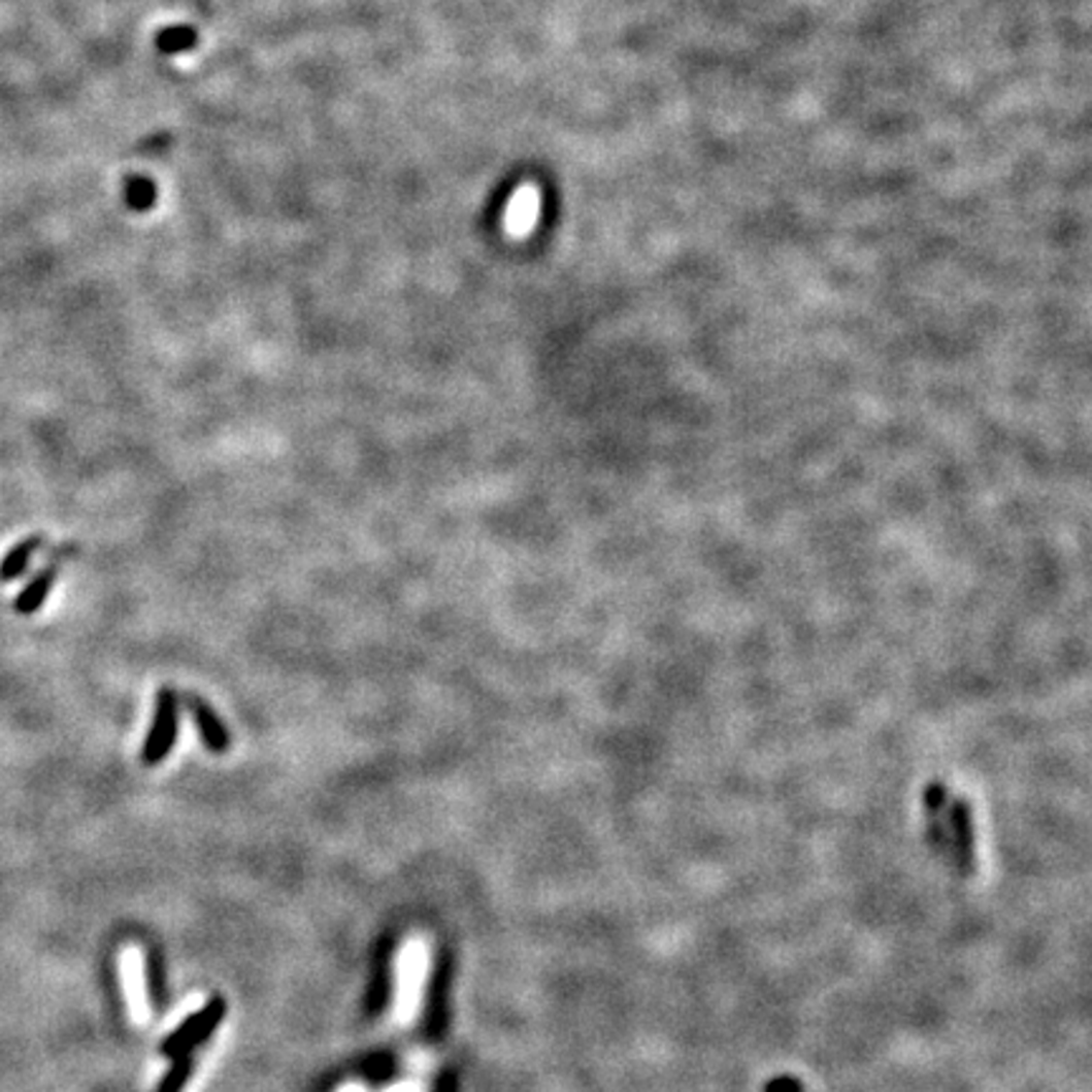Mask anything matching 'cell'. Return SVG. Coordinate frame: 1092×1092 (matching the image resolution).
I'll return each mask as SVG.
<instances>
[{
    "label": "cell",
    "mask_w": 1092,
    "mask_h": 1092,
    "mask_svg": "<svg viewBox=\"0 0 1092 1092\" xmlns=\"http://www.w3.org/2000/svg\"><path fill=\"white\" fill-rule=\"evenodd\" d=\"M764 1092H804V1085L799 1083L797 1078L782 1074V1078L769 1080V1083L764 1085Z\"/></svg>",
    "instance_id": "12"
},
{
    "label": "cell",
    "mask_w": 1092,
    "mask_h": 1092,
    "mask_svg": "<svg viewBox=\"0 0 1092 1092\" xmlns=\"http://www.w3.org/2000/svg\"><path fill=\"white\" fill-rule=\"evenodd\" d=\"M223 1017H226V999H221V996H212V999L203 1006V1010H198L195 1015H190L180 1024V1027H177L175 1032L170 1034V1037L162 1041V1045H160L162 1057H170V1060H175V1057L190 1055V1052H193L195 1047L203 1045V1041L210 1039V1034L216 1032V1027L223 1022Z\"/></svg>",
    "instance_id": "2"
},
{
    "label": "cell",
    "mask_w": 1092,
    "mask_h": 1092,
    "mask_svg": "<svg viewBox=\"0 0 1092 1092\" xmlns=\"http://www.w3.org/2000/svg\"><path fill=\"white\" fill-rule=\"evenodd\" d=\"M56 574H59V569H56V564H52V567L41 569V572L33 576V580L28 582L26 590L15 597V602H13L15 613L19 615L38 613V609L43 607V602L48 599V595H52Z\"/></svg>",
    "instance_id": "6"
},
{
    "label": "cell",
    "mask_w": 1092,
    "mask_h": 1092,
    "mask_svg": "<svg viewBox=\"0 0 1092 1092\" xmlns=\"http://www.w3.org/2000/svg\"><path fill=\"white\" fill-rule=\"evenodd\" d=\"M388 991H390V977L385 971L377 973V982H374L372 987V999H369V1010H379V1006L388 1001Z\"/></svg>",
    "instance_id": "11"
},
{
    "label": "cell",
    "mask_w": 1092,
    "mask_h": 1092,
    "mask_svg": "<svg viewBox=\"0 0 1092 1092\" xmlns=\"http://www.w3.org/2000/svg\"><path fill=\"white\" fill-rule=\"evenodd\" d=\"M125 195H127V203H130V208L144 210V208H150V205H153L155 185L150 183V180H144V177H130V180H127Z\"/></svg>",
    "instance_id": "10"
},
{
    "label": "cell",
    "mask_w": 1092,
    "mask_h": 1092,
    "mask_svg": "<svg viewBox=\"0 0 1092 1092\" xmlns=\"http://www.w3.org/2000/svg\"><path fill=\"white\" fill-rule=\"evenodd\" d=\"M38 544H41L38 536H28V539L19 541V544L10 549V552L0 559V582L19 580L28 569V564H31V557L36 554Z\"/></svg>",
    "instance_id": "7"
},
{
    "label": "cell",
    "mask_w": 1092,
    "mask_h": 1092,
    "mask_svg": "<svg viewBox=\"0 0 1092 1092\" xmlns=\"http://www.w3.org/2000/svg\"><path fill=\"white\" fill-rule=\"evenodd\" d=\"M190 1072H193V1057L190 1055L175 1057L172 1067L167 1069L165 1078H162L160 1085H157V1092H183V1088L190 1080Z\"/></svg>",
    "instance_id": "9"
},
{
    "label": "cell",
    "mask_w": 1092,
    "mask_h": 1092,
    "mask_svg": "<svg viewBox=\"0 0 1092 1092\" xmlns=\"http://www.w3.org/2000/svg\"><path fill=\"white\" fill-rule=\"evenodd\" d=\"M183 703L188 705L190 716H193V721H195V728H198L200 741L208 747V752L226 754L228 749H231V731H228V726L223 724L221 716L212 710V705L208 701H203L200 696H193V693L183 696Z\"/></svg>",
    "instance_id": "4"
},
{
    "label": "cell",
    "mask_w": 1092,
    "mask_h": 1092,
    "mask_svg": "<svg viewBox=\"0 0 1092 1092\" xmlns=\"http://www.w3.org/2000/svg\"><path fill=\"white\" fill-rule=\"evenodd\" d=\"M177 726H180V696H177L172 686H162L160 691H157L155 719L147 731V738H144L142 743L139 759L147 766L165 761L167 756H170L172 747H175Z\"/></svg>",
    "instance_id": "1"
},
{
    "label": "cell",
    "mask_w": 1092,
    "mask_h": 1092,
    "mask_svg": "<svg viewBox=\"0 0 1092 1092\" xmlns=\"http://www.w3.org/2000/svg\"><path fill=\"white\" fill-rule=\"evenodd\" d=\"M185 38H190V36L185 31H177V28L175 31H165L160 36V48H165V52H180V48L188 46Z\"/></svg>",
    "instance_id": "13"
},
{
    "label": "cell",
    "mask_w": 1092,
    "mask_h": 1092,
    "mask_svg": "<svg viewBox=\"0 0 1092 1092\" xmlns=\"http://www.w3.org/2000/svg\"><path fill=\"white\" fill-rule=\"evenodd\" d=\"M536 216H539V195H536L534 188L526 185V188L517 190V195H514L511 203H508L503 221H506V228L514 235H524L534 228Z\"/></svg>",
    "instance_id": "5"
},
{
    "label": "cell",
    "mask_w": 1092,
    "mask_h": 1092,
    "mask_svg": "<svg viewBox=\"0 0 1092 1092\" xmlns=\"http://www.w3.org/2000/svg\"><path fill=\"white\" fill-rule=\"evenodd\" d=\"M402 971H405V977H402V1019H410L412 1004L418 999L420 971H423V954L418 949L410 951L407 959L402 961Z\"/></svg>",
    "instance_id": "8"
},
{
    "label": "cell",
    "mask_w": 1092,
    "mask_h": 1092,
    "mask_svg": "<svg viewBox=\"0 0 1092 1092\" xmlns=\"http://www.w3.org/2000/svg\"><path fill=\"white\" fill-rule=\"evenodd\" d=\"M944 822L951 842V860L956 862L961 875H971L977 870V827H973L971 804L951 794L944 806Z\"/></svg>",
    "instance_id": "3"
}]
</instances>
